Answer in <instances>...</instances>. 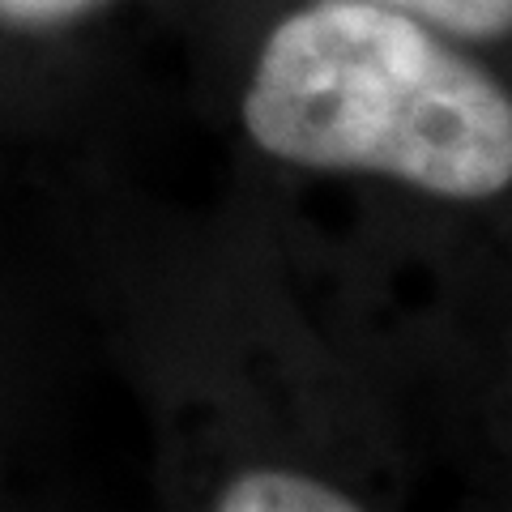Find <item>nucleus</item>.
<instances>
[{"mask_svg": "<svg viewBox=\"0 0 512 512\" xmlns=\"http://www.w3.org/2000/svg\"><path fill=\"white\" fill-rule=\"evenodd\" d=\"M197 512H376L355 487L312 461L282 453H235L210 474Z\"/></svg>", "mask_w": 512, "mask_h": 512, "instance_id": "nucleus-2", "label": "nucleus"}, {"mask_svg": "<svg viewBox=\"0 0 512 512\" xmlns=\"http://www.w3.org/2000/svg\"><path fill=\"white\" fill-rule=\"evenodd\" d=\"M90 5L94 0H0V18L26 22V26H47V22L73 18V13H82Z\"/></svg>", "mask_w": 512, "mask_h": 512, "instance_id": "nucleus-4", "label": "nucleus"}, {"mask_svg": "<svg viewBox=\"0 0 512 512\" xmlns=\"http://www.w3.org/2000/svg\"><path fill=\"white\" fill-rule=\"evenodd\" d=\"M239 116L286 167L367 175L440 205L512 192V86L474 47L372 0H316L274 26Z\"/></svg>", "mask_w": 512, "mask_h": 512, "instance_id": "nucleus-1", "label": "nucleus"}, {"mask_svg": "<svg viewBox=\"0 0 512 512\" xmlns=\"http://www.w3.org/2000/svg\"><path fill=\"white\" fill-rule=\"evenodd\" d=\"M372 5L402 9L474 52L512 43V0H372Z\"/></svg>", "mask_w": 512, "mask_h": 512, "instance_id": "nucleus-3", "label": "nucleus"}]
</instances>
